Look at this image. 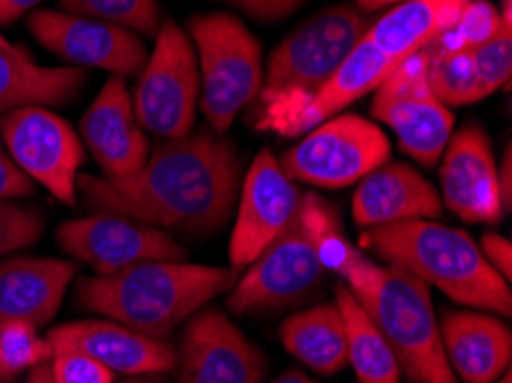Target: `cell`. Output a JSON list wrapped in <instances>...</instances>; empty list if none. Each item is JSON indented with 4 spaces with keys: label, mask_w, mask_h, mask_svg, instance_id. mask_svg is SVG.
Masks as SVG:
<instances>
[{
    "label": "cell",
    "mask_w": 512,
    "mask_h": 383,
    "mask_svg": "<svg viewBox=\"0 0 512 383\" xmlns=\"http://www.w3.org/2000/svg\"><path fill=\"white\" fill-rule=\"evenodd\" d=\"M391 143L382 129L361 115H333L290 147L278 163L292 182L343 189L384 166Z\"/></svg>",
    "instance_id": "obj_8"
},
{
    "label": "cell",
    "mask_w": 512,
    "mask_h": 383,
    "mask_svg": "<svg viewBox=\"0 0 512 383\" xmlns=\"http://www.w3.org/2000/svg\"><path fill=\"white\" fill-rule=\"evenodd\" d=\"M58 246L97 276H113L143 262H182L186 250L170 232L115 214H92L62 223Z\"/></svg>",
    "instance_id": "obj_12"
},
{
    "label": "cell",
    "mask_w": 512,
    "mask_h": 383,
    "mask_svg": "<svg viewBox=\"0 0 512 383\" xmlns=\"http://www.w3.org/2000/svg\"><path fill=\"white\" fill-rule=\"evenodd\" d=\"M361 246L455 303L510 317V283L490 267L469 232L437 221H402L363 230Z\"/></svg>",
    "instance_id": "obj_3"
},
{
    "label": "cell",
    "mask_w": 512,
    "mask_h": 383,
    "mask_svg": "<svg viewBox=\"0 0 512 383\" xmlns=\"http://www.w3.org/2000/svg\"><path fill=\"white\" fill-rule=\"evenodd\" d=\"M177 351L180 383H260L265 356L219 310H198Z\"/></svg>",
    "instance_id": "obj_14"
},
{
    "label": "cell",
    "mask_w": 512,
    "mask_h": 383,
    "mask_svg": "<svg viewBox=\"0 0 512 383\" xmlns=\"http://www.w3.org/2000/svg\"><path fill=\"white\" fill-rule=\"evenodd\" d=\"M336 303L345 319L347 363L359 383H400V365L384 333L347 287L336 289Z\"/></svg>",
    "instance_id": "obj_26"
},
{
    "label": "cell",
    "mask_w": 512,
    "mask_h": 383,
    "mask_svg": "<svg viewBox=\"0 0 512 383\" xmlns=\"http://www.w3.org/2000/svg\"><path fill=\"white\" fill-rule=\"evenodd\" d=\"M33 193V182L14 166V161L0 147V200H17Z\"/></svg>",
    "instance_id": "obj_37"
},
{
    "label": "cell",
    "mask_w": 512,
    "mask_h": 383,
    "mask_svg": "<svg viewBox=\"0 0 512 383\" xmlns=\"http://www.w3.org/2000/svg\"><path fill=\"white\" fill-rule=\"evenodd\" d=\"M480 253H483L485 260L490 262V267L499 273L503 280H508L510 283V276H512L510 241L496 232H487L483 234V239H480Z\"/></svg>",
    "instance_id": "obj_36"
},
{
    "label": "cell",
    "mask_w": 512,
    "mask_h": 383,
    "mask_svg": "<svg viewBox=\"0 0 512 383\" xmlns=\"http://www.w3.org/2000/svg\"><path fill=\"white\" fill-rule=\"evenodd\" d=\"M299 214L306 225L310 241H313L322 269L338 273L345 280L347 273L361 262L363 255L361 250H356L347 241L343 228H340L336 209L327 200H322L320 195L301 193Z\"/></svg>",
    "instance_id": "obj_27"
},
{
    "label": "cell",
    "mask_w": 512,
    "mask_h": 383,
    "mask_svg": "<svg viewBox=\"0 0 512 383\" xmlns=\"http://www.w3.org/2000/svg\"><path fill=\"white\" fill-rule=\"evenodd\" d=\"M242 189V159L209 129L161 140L127 179L79 175L76 191L95 214L134 218L159 230L214 234L228 223Z\"/></svg>",
    "instance_id": "obj_1"
},
{
    "label": "cell",
    "mask_w": 512,
    "mask_h": 383,
    "mask_svg": "<svg viewBox=\"0 0 512 383\" xmlns=\"http://www.w3.org/2000/svg\"><path fill=\"white\" fill-rule=\"evenodd\" d=\"M395 65L398 62L384 56L363 35L343 65L331 74L327 83L320 85V90H315L313 95L297 101V104L271 108L269 120L287 136L299 134V131H310L317 124L329 120V117L338 115L352 101L375 92Z\"/></svg>",
    "instance_id": "obj_19"
},
{
    "label": "cell",
    "mask_w": 512,
    "mask_h": 383,
    "mask_svg": "<svg viewBox=\"0 0 512 383\" xmlns=\"http://www.w3.org/2000/svg\"><path fill=\"white\" fill-rule=\"evenodd\" d=\"M223 3H230L251 14L253 19L262 21H276L290 17L294 10H299L306 0H223Z\"/></svg>",
    "instance_id": "obj_35"
},
{
    "label": "cell",
    "mask_w": 512,
    "mask_h": 383,
    "mask_svg": "<svg viewBox=\"0 0 512 383\" xmlns=\"http://www.w3.org/2000/svg\"><path fill=\"white\" fill-rule=\"evenodd\" d=\"M425 58H428V78L446 106H469L485 99V90L473 65L471 51H441L437 46H428Z\"/></svg>",
    "instance_id": "obj_28"
},
{
    "label": "cell",
    "mask_w": 512,
    "mask_h": 383,
    "mask_svg": "<svg viewBox=\"0 0 512 383\" xmlns=\"http://www.w3.org/2000/svg\"><path fill=\"white\" fill-rule=\"evenodd\" d=\"M441 156V202L467 223H499L508 207L483 127L467 124L451 136Z\"/></svg>",
    "instance_id": "obj_16"
},
{
    "label": "cell",
    "mask_w": 512,
    "mask_h": 383,
    "mask_svg": "<svg viewBox=\"0 0 512 383\" xmlns=\"http://www.w3.org/2000/svg\"><path fill=\"white\" fill-rule=\"evenodd\" d=\"M74 276V262L56 257H7L0 262V324L46 326L58 315Z\"/></svg>",
    "instance_id": "obj_21"
},
{
    "label": "cell",
    "mask_w": 512,
    "mask_h": 383,
    "mask_svg": "<svg viewBox=\"0 0 512 383\" xmlns=\"http://www.w3.org/2000/svg\"><path fill=\"white\" fill-rule=\"evenodd\" d=\"M271 383H320V381H315V379H310V377H306L304 372H297V370H290V372H285L283 377H278L276 381H271Z\"/></svg>",
    "instance_id": "obj_42"
},
{
    "label": "cell",
    "mask_w": 512,
    "mask_h": 383,
    "mask_svg": "<svg viewBox=\"0 0 512 383\" xmlns=\"http://www.w3.org/2000/svg\"><path fill=\"white\" fill-rule=\"evenodd\" d=\"M372 117L389 124L400 147L425 168L437 166L453 136L451 108L434 95L425 51L400 60L372 97Z\"/></svg>",
    "instance_id": "obj_9"
},
{
    "label": "cell",
    "mask_w": 512,
    "mask_h": 383,
    "mask_svg": "<svg viewBox=\"0 0 512 383\" xmlns=\"http://www.w3.org/2000/svg\"><path fill=\"white\" fill-rule=\"evenodd\" d=\"M494 383H512V374H510V370H506L501 374V379H496Z\"/></svg>",
    "instance_id": "obj_44"
},
{
    "label": "cell",
    "mask_w": 512,
    "mask_h": 383,
    "mask_svg": "<svg viewBox=\"0 0 512 383\" xmlns=\"http://www.w3.org/2000/svg\"><path fill=\"white\" fill-rule=\"evenodd\" d=\"M51 358L53 349L40 335V328L26 322L0 324V363L14 379Z\"/></svg>",
    "instance_id": "obj_30"
},
{
    "label": "cell",
    "mask_w": 512,
    "mask_h": 383,
    "mask_svg": "<svg viewBox=\"0 0 512 383\" xmlns=\"http://www.w3.org/2000/svg\"><path fill=\"white\" fill-rule=\"evenodd\" d=\"M12 42H7V39L3 37V33H0V46H10Z\"/></svg>",
    "instance_id": "obj_46"
},
{
    "label": "cell",
    "mask_w": 512,
    "mask_h": 383,
    "mask_svg": "<svg viewBox=\"0 0 512 383\" xmlns=\"http://www.w3.org/2000/svg\"><path fill=\"white\" fill-rule=\"evenodd\" d=\"M44 232V216L35 207L0 200V260L37 244Z\"/></svg>",
    "instance_id": "obj_33"
},
{
    "label": "cell",
    "mask_w": 512,
    "mask_h": 383,
    "mask_svg": "<svg viewBox=\"0 0 512 383\" xmlns=\"http://www.w3.org/2000/svg\"><path fill=\"white\" fill-rule=\"evenodd\" d=\"M345 285L384 333L400 372L414 383H460L448 365L430 285L393 264L379 267L368 257L347 273Z\"/></svg>",
    "instance_id": "obj_4"
},
{
    "label": "cell",
    "mask_w": 512,
    "mask_h": 383,
    "mask_svg": "<svg viewBox=\"0 0 512 383\" xmlns=\"http://www.w3.org/2000/svg\"><path fill=\"white\" fill-rule=\"evenodd\" d=\"M235 228L230 237L232 269H244L297 214L301 191L285 175L271 150H262L246 170Z\"/></svg>",
    "instance_id": "obj_15"
},
{
    "label": "cell",
    "mask_w": 512,
    "mask_h": 383,
    "mask_svg": "<svg viewBox=\"0 0 512 383\" xmlns=\"http://www.w3.org/2000/svg\"><path fill=\"white\" fill-rule=\"evenodd\" d=\"M324 269L301 214L292 216L281 234L248 264L232 287L228 306L237 315H258L299 306L322 283Z\"/></svg>",
    "instance_id": "obj_10"
},
{
    "label": "cell",
    "mask_w": 512,
    "mask_h": 383,
    "mask_svg": "<svg viewBox=\"0 0 512 383\" xmlns=\"http://www.w3.org/2000/svg\"><path fill=\"white\" fill-rule=\"evenodd\" d=\"M356 5V10L359 12H377V10H384V7H395L400 3H405V0H352Z\"/></svg>",
    "instance_id": "obj_40"
},
{
    "label": "cell",
    "mask_w": 512,
    "mask_h": 383,
    "mask_svg": "<svg viewBox=\"0 0 512 383\" xmlns=\"http://www.w3.org/2000/svg\"><path fill=\"white\" fill-rule=\"evenodd\" d=\"M131 383H161V381H154V379H143V377H134Z\"/></svg>",
    "instance_id": "obj_45"
},
{
    "label": "cell",
    "mask_w": 512,
    "mask_h": 383,
    "mask_svg": "<svg viewBox=\"0 0 512 383\" xmlns=\"http://www.w3.org/2000/svg\"><path fill=\"white\" fill-rule=\"evenodd\" d=\"M0 138L30 182L44 186L58 202L74 205L85 150L72 124L49 108L28 106L0 117Z\"/></svg>",
    "instance_id": "obj_11"
},
{
    "label": "cell",
    "mask_w": 512,
    "mask_h": 383,
    "mask_svg": "<svg viewBox=\"0 0 512 383\" xmlns=\"http://www.w3.org/2000/svg\"><path fill=\"white\" fill-rule=\"evenodd\" d=\"M88 83V69L42 67L19 46H0V117L28 106H65Z\"/></svg>",
    "instance_id": "obj_23"
},
{
    "label": "cell",
    "mask_w": 512,
    "mask_h": 383,
    "mask_svg": "<svg viewBox=\"0 0 512 383\" xmlns=\"http://www.w3.org/2000/svg\"><path fill=\"white\" fill-rule=\"evenodd\" d=\"M81 136L106 179H127L150 159V138L136 120L122 76H111L81 117Z\"/></svg>",
    "instance_id": "obj_17"
},
{
    "label": "cell",
    "mask_w": 512,
    "mask_h": 383,
    "mask_svg": "<svg viewBox=\"0 0 512 383\" xmlns=\"http://www.w3.org/2000/svg\"><path fill=\"white\" fill-rule=\"evenodd\" d=\"M120 383H131V379H127V381H120Z\"/></svg>",
    "instance_id": "obj_47"
},
{
    "label": "cell",
    "mask_w": 512,
    "mask_h": 383,
    "mask_svg": "<svg viewBox=\"0 0 512 383\" xmlns=\"http://www.w3.org/2000/svg\"><path fill=\"white\" fill-rule=\"evenodd\" d=\"M469 0H405L370 23L366 39L391 60L400 62L428 49L455 26Z\"/></svg>",
    "instance_id": "obj_24"
},
{
    "label": "cell",
    "mask_w": 512,
    "mask_h": 383,
    "mask_svg": "<svg viewBox=\"0 0 512 383\" xmlns=\"http://www.w3.org/2000/svg\"><path fill=\"white\" fill-rule=\"evenodd\" d=\"M49 365L53 383H115V374L106 365L81 351H53Z\"/></svg>",
    "instance_id": "obj_34"
},
{
    "label": "cell",
    "mask_w": 512,
    "mask_h": 383,
    "mask_svg": "<svg viewBox=\"0 0 512 383\" xmlns=\"http://www.w3.org/2000/svg\"><path fill=\"white\" fill-rule=\"evenodd\" d=\"M131 101L145 134L175 140L193 131L200 101L198 56L177 21H161Z\"/></svg>",
    "instance_id": "obj_7"
},
{
    "label": "cell",
    "mask_w": 512,
    "mask_h": 383,
    "mask_svg": "<svg viewBox=\"0 0 512 383\" xmlns=\"http://www.w3.org/2000/svg\"><path fill=\"white\" fill-rule=\"evenodd\" d=\"M14 381H17V379H14V377H12V374L5 370V367H3V363H0V383H14Z\"/></svg>",
    "instance_id": "obj_43"
},
{
    "label": "cell",
    "mask_w": 512,
    "mask_h": 383,
    "mask_svg": "<svg viewBox=\"0 0 512 383\" xmlns=\"http://www.w3.org/2000/svg\"><path fill=\"white\" fill-rule=\"evenodd\" d=\"M42 0H0V26H10L19 21L23 14L35 10Z\"/></svg>",
    "instance_id": "obj_38"
},
{
    "label": "cell",
    "mask_w": 512,
    "mask_h": 383,
    "mask_svg": "<svg viewBox=\"0 0 512 383\" xmlns=\"http://www.w3.org/2000/svg\"><path fill=\"white\" fill-rule=\"evenodd\" d=\"M281 342L317 374H336L347 365L345 319L336 301L287 317L281 324Z\"/></svg>",
    "instance_id": "obj_25"
},
{
    "label": "cell",
    "mask_w": 512,
    "mask_h": 383,
    "mask_svg": "<svg viewBox=\"0 0 512 383\" xmlns=\"http://www.w3.org/2000/svg\"><path fill=\"white\" fill-rule=\"evenodd\" d=\"M198 51L200 108L216 134L230 129L242 108L262 92V46L232 14H198L189 23Z\"/></svg>",
    "instance_id": "obj_5"
},
{
    "label": "cell",
    "mask_w": 512,
    "mask_h": 383,
    "mask_svg": "<svg viewBox=\"0 0 512 383\" xmlns=\"http://www.w3.org/2000/svg\"><path fill=\"white\" fill-rule=\"evenodd\" d=\"M503 26L508 23H503L499 7H494L490 0H469L455 26L439 39H434L432 46L441 51H469L473 46L487 42Z\"/></svg>",
    "instance_id": "obj_31"
},
{
    "label": "cell",
    "mask_w": 512,
    "mask_h": 383,
    "mask_svg": "<svg viewBox=\"0 0 512 383\" xmlns=\"http://www.w3.org/2000/svg\"><path fill=\"white\" fill-rule=\"evenodd\" d=\"M439 331L448 365L462 383H494L510 367L512 333L499 317L446 312Z\"/></svg>",
    "instance_id": "obj_22"
},
{
    "label": "cell",
    "mask_w": 512,
    "mask_h": 383,
    "mask_svg": "<svg viewBox=\"0 0 512 383\" xmlns=\"http://www.w3.org/2000/svg\"><path fill=\"white\" fill-rule=\"evenodd\" d=\"M499 170V184H501V193H503V200H506V207L510 211V198H512V156H510V147L503 154V163L501 166H496Z\"/></svg>",
    "instance_id": "obj_39"
},
{
    "label": "cell",
    "mask_w": 512,
    "mask_h": 383,
    "mask_svg": "<svg viewBox=\"0 0 512 383\" xmlns=\"http://www.w3.org/2000/svg\"><path fill=\"white\" fill-rule=\"evenodd\" d=\"M26 383H53L51 365H49V363H42V365L33 367V370H28Z\"/></svg>",
    "instance_id": "obj_41"
},
{
    "label": "cell",
    "mask_w": 512,
    "mask_h": 383,
    "mask_svg": "<svg viewBox=\"0 0 512 383\" xmlns=\"http://www.w3.org/2000/svg\"><path fill=\"white\" fill-rule=\"evenodd\" d=\"M235 283L237 269L184 260L143 262L113 276L83 278L76 303L147 338L164 340Z\"/></svg>",
    "instance_id": "obj_2"
},
{
    "label": "cell",
    "mask_w": 512,
    "mask_h": 383,
    "mask_svg": "<svg viewBox=\"0 0 512 383\" xmlns=\"http://www.w3.org/2000/svg\"><path fill=\"white\" fill-rule=\"evenodd\" d=\"M60 12L115 23L141 35H157L159 0H58Z\"/></svg>",
    "instance_id": "obj_29"
},
{
    "label": "cell",
    "mask_w": 512,
    "mask_h": 383,
    "mask_svg": "<svg viewBox=\"0 0 512 383\" xmlns=\"http://www.w3.org/2000/svg\"><path fill=\"white\" fill-rule=\"evenodd\" d=\"M28 30L46 51L81 69H104L111 76H136L147 62L138 33L115 23L76 17L60 10H35Z\"/></svg>",
    "instance_id": "obj_13"
},
{
    "label": "cell",
    "mask_w": 512,
    "mask_h": 383,
    "mask_svg": "<svg viewBox=\"0 0 512 383\" xmlns=\"http://www.w3.org/2000/svg\"><path fill=\"white\" fill-rule=\"evenodd\" d=\"M368 19L352 5L324 7L287 35L267 62L260 95L283 108L313 95L368 33Z\"/></svg>",
    "instance_id": "obj_6"
},
{
    "label": "cell",
    "mask_w": 512,
    "mask_h": 383,
    "mask_svg": "<svg viewBox=\"0 0 512 383\" xmlns=\"http://www.w3.org/2000/svg\"><path fill=\"white\" fill-rule=\"evenodd\" d=\"M352 211L356 225L368 230L402 221H434L444 211V202L418 170L386 161L356 186Z\"/></svg>",
    "instance_id": "obj_20"
},
{
    "label": "cell",
    "mask_w": 512,
    "mask_h": 383,
    "mask_svg": "<svg viewBox=\"0 0 512 383\" xmlns=\"http://www.w3.org/2000/svg\"><path fill=\"white\" fill-rule=\"evenodd\" d=\"M53 351H81L122 377H150L177 367V351L166 340L147 338L111 319H83L51 328L46 335Z\"/></svg>",
    "instance_id": "obj_18"
},
{
    "label": "cell",
    "mask_w": 512,
    "mask_h": 383,
    "mask_svg": "<svg viewBox=\"0 0 512 383\" xmlns=\"http://www.w3.org/2000/svg\"><path fill=\"white\" fill-rule=\"evenodd\" d=\"M471 58L485 95L508 88L512 74V26H503L487 42L473 46Z\"/></svg>",
    "instance_id": "obj_32"
}]
</instances>
